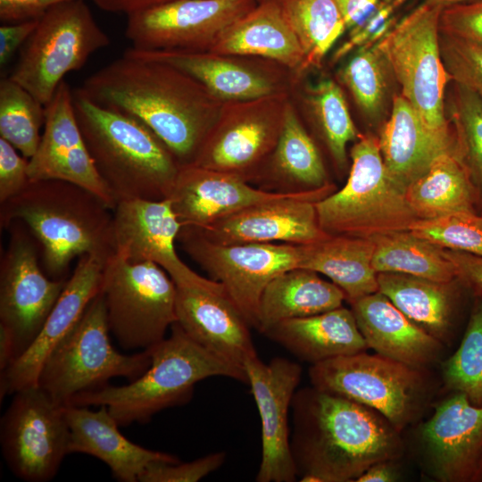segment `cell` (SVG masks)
<instances>
[{"mask_svg":"<svg viewBox=\"0 0 482 482\" xmlns=\"http://www.w3.org/2000/svg\"><path fill=\"white\" fill-rule=\"evenodd\" d=\"M98 195L79 185L58 179L29 181L15 196L1 204L0 226L24 222L41 244L44 267L54 279L71 261L84 254H114L113 213Z\"/></svg>","mask_w":482,"mask_h":482,"instance_id":"3","label":"cell"},{"mask_svg":"<svg viewBox=\"0 0 482 482\" xmlns=\"http://www.w3.org/2000/svg\"><path fill=\"white\" fill-rule=\"evenodd\" d=\"M482 478V467H481V470H480V472H479V476H478V478Z\"/></svg>","mask_w":482,"mask_h":482,"instance_id":"56","label":"cell"},{"mask_svg":"<svg viewBox=\"0 0 482 482\" xmlns=\"http://www.w3.org/2000/svg\"><path fill=\"white\" fill-rule=\"evenodd\" d=\"M395 461H383L371 465L357 478L355 482H393L397 479V473L393 465Z\"/></svg>","mask_w":482,"mask_h":482,"instance_id":"54","label":"cell"},{"mask_svg":"<svg viewBox=\"0 0 482 482\" xmlns=\"http://www.w3.org/2000/svg\"><path fill=\"white\" fill-rule=\"evenodd\" d=\"M404 0H386L379 2L372 14L361 25L352 29L349 38L336 52L339 59L355 48L370 46L378 41L394 26L391 25L392 13Z\"/></svg>","mask_w":482,"mask_h":482,"instance_id":"47","label":"cell"},{"mask_svg":"<svg viewBox=\"0 0 482 482\" xmlns=\"http://www.w3.org/2000/svg\"><path fill=\"white\" fill-rule=\"evenodd\" d=\"M405 197L418 219L476 212L473 187L453 151L439 155L405 188Z\"/></svg>","mask_w":482,"mask_h":482,"instance_id":"32","label":"cell"},{"mask_svg":"<svg viewBox=\"0 0 482 482\" xmlns=\"http://www.w3.org/2000/svg\"><path fill=\"white\" fill-rule=\"evenodd\" d=\"M45 115L39 145L29 159V181L58 179L79 185L113 210L117 200L95 166L74 113L72 89L65 80L46 105Z\"/></svg>","mask_w":482,"mask_h":482,"instance_id":"18","label":"cell"},{"mask_svg":"<svg viewBox=\"0 0 482 482\" xmlns=\"http://www.w3.org/2000/svg\"><path fill=\"white\" fill-rule=\"evenodd\" d=\"M445 386L482 406V302L474 308L456 352L442 364Z\"/></svg>","mask_w":482,"mask_h":482,"instance_id":"41","label":"cell"},{"mask_svg":"<svg viewBox=\"0 0 482 482\" xmlns=\"http://www.w3.org/2000/svg\"><path fill=\"white\" fill-rule=\"evenodd\" d=\"M225 459V453L217 452L184 463L158 461L147 467L138 481L197 482L218 470Z\"/></svg>","mask_w":482,"mask_h":482,"instance_id":"45","label":"cell"},{"mask_svg":"<svg viewBox=\"0 0 482 482\" xmlns=\"http://www.w3.org/2000/svg\"><path fill=\"white\" fill-rule=\"evenodd\" d=\"M110 43L85 0L60 4L40 18L9 78L46 106L65 75Z\"/></svg>","mask_w":482,"mask_h":482,"instance_id":"10","label":"cell"},{"mask_svg":"<svg viewBox=\"0 0 482 482\" xmlns=\"http://www.w3.org/2000/svg\"><path fill=\"white\" fill-rule=\"evenodd\" d=\"M435 3H437L441 5H443L444 7L445 6H447V5H451V4H458V3H462V2H467V1H470V0H431Z\"/></svg>","mask_w":482,"mask_h":482,"instance_id":"55","label":"cell"},{"mask_svg":"<svg viewBox=\"0 0 482 482\" xmlns=\"http://www.w3.org/2000/svg\"><path fill=\"white\" fill-rule=\"evenodd\" d=\"M292 456L303 482L355 481L374 463L403 453L400 432L380 413L314 386L291 404Z\"/></svg>","mask_w":482,"mask_h":482,"instance_id":"1","label":"cell"},{"mask_svg":"<svg viewBox=\"0 0 482 482\" xmlns=\"http://www.w3.org/2000/svg\"><path fill=\"white\" fill-rule=\"evenodd\" d=\"M374 243L372 266L378 272H394L438 282L458 278L443 248L410 230L393 231L370 237Z\"/></svg>","mask_w":482,"mask_h":482,"instance_id":"35","label":"cell"},{"mask_svg":"<svg viewBox=\"0 0 482 482\" xmlns=\"http://www.w3.org/2000/svg\"><path fill=\"white\" fill-rule=\"evenodd\" d=\"M46 106L9 77L0 81V137L25 158H31L39 145Z\"/></svg>","mask_w":482,"mask_h":482,"instance_id":"39","label":"cell"},{"mask_svg":"<svg viewBox=\"0 0 482 482\" xmlns=\"http://www.w3.org/2000/svg\"><path fill=\"white\" fill-rule=\"evenodd\" d=\"M244 369L262 426V458L255 480L293 482L298 475L291 453L288 417L302 368L281 357L265 363L255 355L245 362Z\"/></svg>","mask_w":482,"mask_h":482,"instance_id":"15","label":"cell"},{"mask_svg":"<svg viewBox=\"0 0 482 482\" xmlns=\"http://www.w3.org/2000/svg\"><path fill=\"white\" fill-rule=\"evenodd\" d=\"M445 113L453 138V152L464 167L475 193L476 204L482 205V100L453 82Z\"/></svg>","mask_w":482,"mask_h":482,"instance_id":"37","label":"cell"},{"mask_svg":"<svg viewBox=\"0 0 482 482\" xmlns=\"http://www.w3.org/2000/svg\"><path fill=\"white\" fill-rule=\"evenodd\" d=\"M177 242L210 278L223 287L253 328L266 286L278 275L299 268L301 262L300 245L218 244L192 226H181Z\"/></svg>","mask_w":482,"mask_h":482,"instance_id":"12","label":"cell"},{"mask_svg":"<svg viewBox=\"0 0 482 482\" xmlns=\"http://www.w3.org/2000/svg\"><path fill=\"white\" fill-rule=\"evenodd\" d=\"M104 11L128 15L172 0H91Z\"/></svg>","mask_w":482,"mask_h":482,"instance_id":"53","label":"cell"},{"mask_svg":"<svg viewBox=\"0 0 482 482\" xmlns=\"http://www.w3.org/2000/svg\"><path fill=\"white\" fill-rule=\"evenodd\" d=\"M300 248L299 268L328 277L349 303L378 291V272L372 266L374 243L370 237L328 235Z\"/></svg>","mask_w":482,"mask_h":482,"instance_id":"28","label":"cell"},{"mask_svg":"<svg viewBox=\"0 0 482 482\" xmlns=\"http://www.w3.org/2000/svg\"><path fill=\"white\" fill-rule=\"evenodd\" d=\"M251 0H172L128 15L131 48L174 51L198 47L219 29L245 15Z\"/></svg>","mask_w":482,"mask_h":482,"instance_id":"16","label":"cell"},{"mask_svg":"<svg viewBox=\"0 0 482 482\" xmlns=\"http://www.w3.org/2000/svg\"><path fill=\"white\" fill-rule=\"evenodd\" d=\"M126 52L170 64L225 98H257L268 95L272 89L271 85L262 77L215 57L177 51H142L131 47Z\"/></svg>","mask_w":482,"mask_h":482,"instance_id":"34","label":"cell"},{"mask_svg":"<svg viewBox=\"0 0 482 482\" xmlns=\"http://www.w3.org/2000/svg\"><path fill=\"white\" fill-rule=\"evenodd\" d=\"M420 439L429 475L441 482L478 478L482 467V406L460 392L438 402L420 427Z\"/></svg>","mask_w":482,"mask_h":482,"instance_id":"19","label":"cell"},{"mask_svg":"<svg viewBox=\"0 0 482 482\" xmlns=\"http://www.w3.org/2000/svg\"><path fill=\"white\" fill-rule=\"evenodd\" d=\"M0 438L4 458L17 478L51 480L70 454L65 405L37 385L16 391L1 419Z\"/></svg>","mask_w":482,"mask_h":482,"instance_id":"13","label":"cell"},{"mask_svg":"<svg viewBox=\"0 0 482 482\" xmlns=\"http://www.w3.org/2000/svg\"><path fill=\"white\" fill-rule=\"evenodd\" d=\"M270 192L297 193L320 189L327 173L319 151L292 110H287L275 145Z\"/></svg>","mask_w":482,"mask_h":482,"instance_id":"33","label":"cell"},{"mask_svg":"<svg viewBox=\"0 0 482 482\" xmlns=\"http://www.w3.org/2000/svg\"><path fill=\"white\" fill-rule=\"evenodd\" d=\"M443 253L453 264L458 278L482 296V256L450 249H443Z\"/></svg>","mask_w":482,"mask_h":482,"instance_id":"51","label":"cell"},{"mask_svg":"<svg viewBox=\"0 0 482 482\" xmlns=\"http://www.w3.org/2000/svg\"><path fill=\"white\" fill-rule=\"evenodd\" d=\"M351 158L345 186L315 203L321 229L331 236L366 238L408 230L419 219L408 204L405 189L389 174L378 138L360 136Z\"/></svg>","mask_w":482,"mask_h":482,"instance_id":"7","label":"cell"},{"mask_svg":"<svg viewBox=\"0 0 482 482\" xmlns=\"http://www.w3.org/2000/svg\"><path fill=\"white\" fill-rule=\"evenodd\" d=\"M40 19L17 23H4L0 27V66L3 69L15 53L21 48L37 28Z\"/></svg>","mask_w":482,"mask_h":482,"instance_id":"50","label":"cell"},{"mask_svg":"<svg viewBox=\"0 0 482 482\" xmlns=\"http://www.w3.org/2000/svg\"><path fill=\"white\" fill-rule=\"evenodd\" d=\"M102 292L76 326L44 362L37 385L62 405L76 395L108 385L115 377L134 380L150 365L149 351L124 354L111 343Z\"/></svg>","mask_w":482,"mask_h":482,"instance_id":"8","label":"cell"},{"mask_svg":"<svg viewBox=\"0 0 482 482\" xmlns=\"http://www.w3.org/2000/svg\"><path fill=\"white\" fill-rule=\"evenodd\" d=\"M263 334L311 365L369 349L352 310L343 306L283 320Z\"/></svg>","mask_w":482,"mask_h":482,"instance_id":"27","label":"cell"},{"mask_svg":"<svg viewBox=\"0 0 482 482\" xmlns=\"http://www.w3.org/2000/svg\"><path fill=\"white\" fill-rule=\"evenodd\" d=\"M97 411L87 406L65 405L70 429L69 453H85L105 463L114 478L137 482L153 462L179 461L165 453L144 448L127 439L105 405Z\"/></svg>","mask_w":482,"mask_h":482,"instance_id":"24","label":"cell"},{"mask_svg":"<svg viewBox=\"0 0 482 482\" xmlns=\"http://www.w3.org/2000/svg\"><path fill=\"white\" fill-rule=\"evenodd\" d=\"M440 51L451 81L464 87L482 100V49L440 32Z\"/></svg>","mask_w":482,"mask_h":482,"instance_id":"44","label":"cell"},{"mask_svg":"<svg viewBox=\"0 0 482 482\" xmlns=\"http://www.w3.org/2000/svg\"><path fill=\"white\" fill-rule=\"evenodd\" d=\"M453 282L402 273H378V291L411 321L444 345L449 343L454 296Z\"/></svg>","mask_w":482,"mask_h":482,"instance_id":"31","label":"cell"},{"mask_svg":"<svg viewBox=\"0 0 482 482\" xmlns=\"http://www.w3.org/2000/svg\"><path fill=\"white\" fill-rule=\"evenodd\" d=\"M332 192V186L328 185L314 191L292 193L253 204L205 228H194L209 240L223 245L314 243L328 236L319 224L315 203Z\"/></svg>","mask_w":482,"mask_h":482,"instance_id":"17","label":"cell"},{"mask_svg":"<svg viewBox=\"0 0 482 482\" xmlns=\"http://www.w3.org/2000/svg\"><path fill=\"white\" fill-rule=\"evenodd\" d=\"M72 104L95 166L117 202L168 197L180 165L151 129L95 103L79 87L72 89Z\"/></svg>","mask_w":482,"mask_h":482,"instance_id":"4","label":"cell"},{"mask_svg":"<svg viewBox=\"0 0 482 482\" xmlns=\"http://www.w3.org/2000/svg\"><path fill=\"white\" fill-rule=\"evenodd\" d=\"M234 54H255L295 67L303 52L282 8L266 4L226 28L217 49Z\"/></svg>","mask_w":482,"mask_h":482,"instance_id":"30","label":"cell"},{"mask_svg":"<svg viewBox=\"0 0 482 482\" xmlns=\"http://www.w3.org/2000/svg\"><path fill=\"white\" fill-rule=\"evenodd\" d=\"M192 79L170 64L125 51L79 88L95 103L142 122L183 166L194 162L208 134L201 96Z\"/></svg>","mask_w":482,"mask_h":482,"instance_id":"2","label":"cell"},{"mask_svg":"<svg viewBox=\"0 0 482 482\" xmlns=\"http://www.w3.org/2000/svg\"><path fill=\"white\" fill-rule=\"evenodd\" d=\"M350 303L362 337L377 353L420 368H429L442 357L444 344L379 291Z\"/></svg>","mask_w":482,"mask_h":482,"instance_id":"25","label":"cell"},{"mask_svg":"<svg viewBox=\"0 0 482 482\" xmlns=\"http://www.w3.org/2000/svg\"><path fill=\"white\" fill-rule=\"evenodd\" d=\"M272 128L265 121L237 122L206 138L192 164L237 175L249 182L250 167L274 143Z\"/></svg>","mask_w":482,"mask_h":482,"instance_id":"36","label":"cell"},{"mask_svg":"<svg viewBox=\"0 0 482 482\" xmlns=\"http://www.w3.org/2000/svg\"><path fill=\"white\" fill-rule=\"evenodd\" d=\"M289 194L257 188L237 175L187 164L180 166L167 198L181 226L205 228L253 204Z\"/></svg>","mask_w":482,"mask_h":482,"instance_id":"23","label":"cell"},{"mask_svg":"<svg viewBox=\"0 0 482 482\" xmlns=\"http://www.w3.org/2000/svg\"><path fill=\"white\" fill-rule=\"evenodd\" d=\"M149 367L129 384L83 392L71 401L76 406L105 405L120 426L146 423L159 411L188 402L196 383L211 377L247 382L245 370L211 353L175 322L170 335L147 350ZM68 404V405H70Z\"/></svg>","mask_w":482,"mask_h":482,"instance_id":"5","label":"cell"},{"mask_svg":"<svg viewBox=\"0 0 482 482\" xmlns=\"http://www.w3.org/2000/svg\"><path fill=\"white\" fill-rule=\"evenodd\" d=\"M440 32L482 49V0L445 6L440 15Z\"/></svg>","mask_w":482,"mask_h":482,"instance_id":"46","label":"cell"},{"mask_svg":"<svg viewBox=\"0 0 482 482\" xmlns=\"http://www.w3.org/2000/svg\"><path fill=\"white\" fill-rule=\"evenodd\" d=\"M390 75V64L377 43L359 48L341 72L344 83L370 121L379 120L383 114Z\"/></svg>","mask_w":482,"mask_h":482,"instance_id":"40","label":"cell"},{"mask_svg":"<svg viewBox=\"0 0 482 482\" xmlns=\"http://www.w3.org/2000/svg\"><path fill=\"white\" fill-rule=\"evenodd\" d=\"M309 378L321 391L375 410L400 433L422 416L436 388L429 368L366 351L312 364Z\"/></svg>","mask_w":482,"mask_h":482,"instance_id":"6","label":"cell"},{"mask_svg":"<svg viewBox=\"0 0 482 482\" xmlns=\"http://www.w3.org/2000/svg\"><path fill=\"white\" fill-rule=\"evenodd\" d=\"M283 13L303 52V62L317 64L346 29L334 0H286Z\"/></svg>","mask_w":482,"mask_h":482,"instance_id":"38","label":"cell"},{"mask_svg":"<svg viewBox=\"0 0 482 482\" xmlns=\"http://www.w3.org/2000/svg\"><path fill=\"white\" fill-rule=\"evenodd\" d=\"M345 294L319 273L303 268L274 278L263 290L255 328L264 333L283 320L320 314L342 306Z\"/></svg>","mask_w":482,"mask_h":482,"instance_id":"29","label":"cell"},{"mask_svg":"<svg viewBox=\"0 0 482 482\" xmlns=\"http://www.w3.org/2000/svg\"><path fill=\"white\" fill-rule=\"evenodd\" d=\"M313 105L324 140L338 168L346 166V146L359 135L344 95L332 80L321 81L313 91Z\"/></svg>","mask_w":482,"mask_h":482,"instance_id":"42","label":"cell"},{"mask_svg":"<svg viewBox=\"0 0 482 482\" xmlns=\"http://www.w3.org/2000/svg\"><path fill=\"white\" fill-rule=\"evenodd\" d=\"M17 151L0 137V204L21 192L29 182V159Z\"/></svg>","mask_w":482,"mask_h":482,"instance_id":"48","label":"cell"},{"mask_svg":"<svg viewBox=\"0 0 482 482\" xmlns=\"http://www.w3.org/2000/svg\"><path fill=\"white\" fill-rule=\"evenodd\" d=\"M443 8L427 0L395 24L377 44L401 86V95L434 134L453 145L445 113V91L451 79L440 51Z\"/></svg>","mask_w":482,"mask_h":482,"instance_id":"9","label":"cell"},{"mask_svg":"<svg viewBox=\"0 0 482 482\" xmlns=\"http://www.w3.org/2000/svg\"><path fill=\"white\" fill-rule=\"evenodd\" d=\"M346 28L353 29L365 21L376 10L378 0H334Z\"/></svg>","mask_w":482,"mask_h":482,"instance_id":"52","label":"cell"},{"mask_svg":"<svg viewBox=\"0 0 482 482\" xmlns=\"http://www.w3.org/2000/svg\"><path fill=\"white\" fill-rule=\"evenodd\" d=\"M7 229L10 239L0 264V328L12 339L16 359L38 335L67 280L46 276L34 242L17 220Z\"/></svg>","mask_w":482,"mask_h":482,"instance_id":"14","label":"cell"},{"mask_svg":"<svg viewBox=\"0 0 482 482\" xmlns=\"http://www.w3.org/2000/svg\"><path fill=\"white\" fill-rule=\"evenodd\" d=\"M101 292L110 332L125 350L151 349L177 321L175 283L155 262H132L114 253Z\"/></svg>","mask_w":482,"mask_h":482,"instance_id":"11","label":"cell"},{"mask_svg":"<svg viewBox=\"0 0 482 482\" xmlns=\"http://www.w3.org/2000/svg\"><path fill=\"white\" fill-rule=\"evenodd\" d=\"M408 230L440 248L482 256V216L477 212L419 219Z\"/></svg>","mask_w":482,"mask_h":482,"instance_id":"43","label":"cell"},{"mask_svg":"<svg viewBox=\"0 0 482 482\" xmlns=\"http://www.w3.org/2000/svg\"><path fill=\"white\" fill-rule=\"evenodd\" d=\"M480 215L482 216V212H480Z\"/></svg>","mask_w":482,"mask_h":482,"instance_id":"57","label":"cell"},{"mask_svg":"<svg viewBox=\"0 0 482 482\" xmlns=\"http://www.w3.org/2000/svg\"><path fill=\"white\" fill-rule=\"evenodd\" d=\"M73 0H0V21L17 23L40 19L51 8Z\"/></svg>","mask_w":482,"mask_h":482,"instance_id":"49","label":"cell"},{"mask_svg":"<svg viewBox=\"0 0 482 482\" xmlns=\"http://www.w3.org/2000/svg\"><path fill=\"white\" fill-rule=\"evenodd\" d=\"M378 144L389 174L404 189L439 155L453 151V145L434 134L402 95L393 99L392 112L381 128Z\"/></svg>","mask_w":482,"mask_h":482,"instance_id":"26","label":"cell"},{"mask_svg":"<svg viewBox=\"0 0 482 482\" xmlns=\"http://www.w3.org/2000/svg\"><path fill=\"white\" fill-rule=\"evenodd\" d=\"M112 212L116 255L132 262H155L164 269L175 285L204 278L187 267L176 252L181 224L168 198L121 199Z\"/></svg>","mask_w":482,"mask_h":482,"instance_id":"21","label":"cell"},{"mask_svg":"<svg viewBox=\"0 0 482 482\" xmlns=\"http://www.w3.org/2000/svg\"><path fill=\"white\" fill-rule=\"evenodd\" d=\"M176 286L177 323L197 344L243 370L257 355L245 316L212 278Z\"/></svg>","mask_w":482,"mask_h":482,"instance_id":"20","label":"cell"},{"mask_svg":"<svg viewBox=\"0 0 482 482\" xmlns=\"http://www.w3.org/2000/svg\"><path fill=\"white\" fill-rule=\"evenodd\" d=\"M109 258L95 253L79 257L37 337L1 372V399L21 388L37 385L40 370L49 353L76 326L90 302L100 293Z\"/></svg>","mask_w":482,"mask_h":482,"instance_id":"22","label":"cell"}]
</instances>
